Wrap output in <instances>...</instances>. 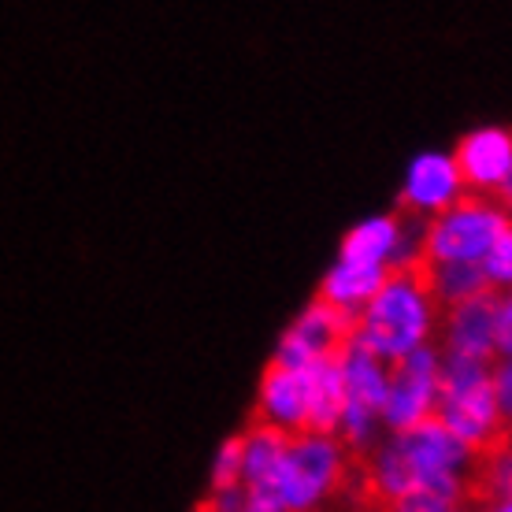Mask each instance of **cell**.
<instances>
[{
  "label": "cell",
  "instance_id": "9a60e30c",
  "mask_svg": "<svg viewBox=\"0 0 512 512\" xmlns=\"http://www.w3.org/2000/svg\"><path fill=\"white\" fill-rule=\"evenodd\" d=\"M498 353L512 357V294L505 297V305L498 312Z\"/></svg>",
  "mask_w": 512,
  "mask_h": 512
},
{
  "label": "cell",
  "instance_id": "7c38bea8",
  "mask_svg": "<svg viewBox=\"0 0 512 512\" xmlns=\"http://www.w3.org/2000/svg\"><path fill=\"white\" fill-rule=\"evenodd\" d=\"M242 475H245V431L227 438V446L219 449L216 472H212V490L208 494H234L242 490Z\"/></svg>",
  "mask_w": 512,
  "mask_h": 512
},
{
  "label": "cell",
  "instance_id": "ac0fdd59",
  "mask_svg": "<svg viewBox=\"0 0 512 512\" xmlns=\"http://www.w3.org/2000/svg\"><path fill=\"white\" fill-rule=\"evenodd\" d=\"M453 512H461V509H453Z\"/></svg>",
  "mask_w": 512,
  "mask_h": 512
},
{
  "label": "cell",
  "instance_id": "9c48e42d",
  "mask_svg": "<svg viewBox=\"0 0 512 512\" xmlns=\"http://www.w3.org/2000/svg\"><path fill=\"white\" fill-rule=\"evenodd\" d=\"M461 175H457V167L449 156H438V153H427V156H416L409 167V179H405V190L397 197V205L412 208V212H420V216H438V212H446L457 197H461Z\"/></svg>",
  "mask_w": 512,
  "mask_h": 512
},
{
  "label": "cell",
  "instance_id": "5b68a950",
  "mask_svg": "<svg viewBox=\"0 0 512 512\" xmlns=\"http://www.w3.org/2000/svg\"><path fill=\"white\" fill-rule=\"evenodd\" d=\"M438 394V349L427 346L412 349L405 357L386 364V394H383V420L397 435L416 423L435 416Z\"/></svg>",
  "mask_w": 512,
  "mask_h": 512
},
{
  "label": "cell",
  "instance_id": "7a4b0ae2",
  "mask_svg": "<svg viewBox=\"0 0 512 512\" xmlns=\"http://www.w3.org/2000/svg\"><path fill=\"white\" fill-rule=\"evenodd\" d=\"M349 449L338 438L301 435L294 438L279 461V498L290 512L323 509L338 498L346 475Z\"/></svg>",
  "mask_w": 512,
  "mask_h": 512
},
{
  "label": "cell",
  "instance_id": "4fadbf2b",
  "mask_svg": "<svg viewBox=\"0 0 512 512\" xmlns=\"http://www.w3.org/2000/svg\"><path fill=\"white\" fill-rule=\"evenodd\" d=\"M483 268H487L490 282H498V286H505V290L512 286V219L498 231L487 260H483Z\"/></svg>",
  "mask_w": 512,
  "mask_h": 512
},
{
  "label": "cell",
  "instance_id": "8992f818",
  "mask_svg": "<svg viewBox=\"0 0 512 512\" xmlns=\"http://www.w3.org/2000/svg\"><path fill=\"white\" fill-rule=\"evenodd\" d=\"M505 286L490 282L487 290L475 297H464L457 305H449L438 320V353L468 360H501L498 353V312L505 305Z\"/></svg>",
  "mask_w": 512,
  "mask_h": 512
},
{
  "label": "cell",
  "instance_id": "5bb4252c",
  "mask_svg": "<svg viewBox=\"0 0 512 512\" xmlns=\"http://www.w3.org/2000/svg\"><path fill=\"white\" fill-rule=\"evenodd\" d=\"M498 405L512 420V357H505L498 364Z\"/></svg>",
  "mask_w": 512,
  "mask_h": 512
},
{
  "label": "cell",
  "instance_id": "6da1fadb",
  "mask_svg": "<svg viewBox=\"0 0 512 512\" xmlns=\"http://www.w3.org/2000/svg\"><path fill=\"white\" fill-rule=\"evenodd\" d=\"M442 305L435 297V260H386L383 282L360 305V342L379 360H397L420 349L438 331Z\"/></svg>",
  "mask_w": 512,
  "mask_h": 512
},
{
  "label": "cell",
  "instance_id": "30bf717a",
  "mask_svg": "<svg viewBox=\"0 0 512 512\" xmlns=\"http://www.w3.org/2000/svg\"><path fill=\"white\" fill-rule=\"evenodd\" d=\"M383 282V264H338L334 271H327L316 290V301L342 308H360L368 297L379 290Z\"/></svg>",
  "mask_w": 512,
  "mask_h": 512
},
{
  "label": "cell",
  "instance_id": "3957f363",
  "mask_svg": "<svg viewBox=\"0 0 512 512\" xmlns=\"http://www.w3.org/2000/svg\"><path fill=\"white\" fill-rule=\"evenodd\" d=\"M505 223L509 219L498 208H490L479 193L461 190V197L446 212L427 219L420 253L438 264H483Z\"/></svg>",
  "mask_w": 512,
  "mask_h": 512
},
{
  "label": "cell",
  "instance_id": "e0dca14e",
  "mask_svg": "<svg viewBox=\"0 0 512 512\" xmlns=\"http://www.w3.org/2000/svg\"><path fill=\"white\" fill-rule=\"evenodd\" d=\"M494 512H512V501H509V505H501V509H494Z\"/></svg>",
  "mask_w": 512,
  "mask_h": 512
},
{
  "label": "cell",
  "instance_id": "2e32d148",
  "mask_svg": "<svg viewBox=\"0 0 512 512\" xmlns=\"http://www.w3.org/2000/svg\"><path fill=\"white\" fill-rule=\"evenodd\" d=\"M242 512H290L286 505H279V501H256V498H245Z\"/></svg>",
  "mask_w": 512,
  "mask_h": 512
},
{
  "label": "cell",
  "instance_id": "277c9868",
  "mask_svg": "<svg viewBox=\"0 0 512 512\" xmlns=\"http://www.w3.org/2000/svg\"><path fill=\"white\" fill-rule=\"evenodd\" d=\"M360 342V308H342L316 301L297 316L282 334L275 357L294 368H316V364H346L349 349Z\"/></svg>",
  "mask_w": 512,
  "mask_h": 512
},
{
  "label": "cell",
  "instance_id": "ba28073f",
  "mask_svg": "<svg viewBox=\"0 0 512 512\" xmlns=\"http://www.w3.org/2000/svg\"><path fill=\"white\" fill-rule=\"evenodd\" d=\"M449 160L457 167L464 190L472 193L494 190L512 171V130H501V127L472 130V134H464L453 145Z\"/></svg>",
  "mask_w": 512,
  "mask_h": 512
},
{
  "label": "cell",
  "instance_id": "52a82bcc",
  "mask_svg": "<svg viewBox=\"0 0 512 512\" xmlns=\"http://www.w3.org/2000/svg\"><path fill=\"white\" fill-rule=\"evenodd\" d=\"M308 405H312V368H294L286 360L271 357L260 375L256 405L245 420L268 423L290 435H308Z\"/></svg>",
  "mask_w": 512,
  "mask_h": 512
},
{
  "label": "cell",
  "instance_id": "8fae6325",
  "mask_svg": "<svg viewBox=\"0 0 512 512\" xmlns=\"http://www.w3.org/2000/svg\"><path fill=\"white\" fill-rule=\"evenodd\" d=\"M397 249V216H379L368 223H357L342 238V264H386V256Z\"/></svg>",
  "mask_w": 512,
  "mask_h": 512
}]
</instances>
